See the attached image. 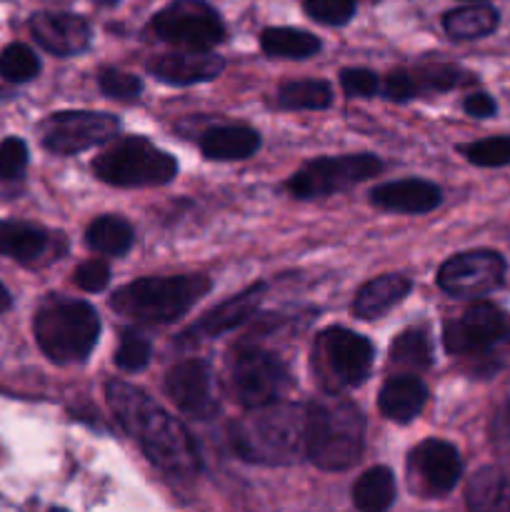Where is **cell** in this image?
Segmentation results:
<instances>
[{
	"instance_id": "obj_35",
	"label": "cell",
	"mask_w": 510,
	"mask_h": 512,
	"mask_svg": "<svg viewBox=\"0 0 510 512\" xmlns=\"http://www.w3.org/2000/svg\"><path fill=\"white\" fill-rule=\"evenodd\" d=\"M100 90L110 98L118 100H133L138 98L140 90H143V80L133 73H125L118 68H103L100 70Z\"/></svg>"
},
{
	"instance_id": "obj_36",
	"label": "cell",
	"mask_w": 510,
	"mask_h": 512,
	"mask_svg": "<svg viewBox=\"0 0 510 512\" xmlns=\"http://www.w3.org/2000/svg\"><path fill=\"white\" fill-rule=\"evenodd\" d=\"M305 13L323 25H345L355 15V0H305Z\"/></svg>"
},
{
	"instance_id": "obj_12",
	"label": "cell",
	"mask_w": 510,
	"mask_h": 512,
	"mask_svg": "<svg viewBox=\"0 0 510 512\" xmlns=\"http://www.w3.org/2000/svg\"><path fill=\"white\" fill-rule=\"evenodd\" d=\"M503 255L495 250H468L445 260L438 270V285L453 298H483L505 283Z\"/></svg>"
},
{
	"instance_id": "obj_40",
	"label": "cell",
	"mask_w": 510,
	"mask_h": 512,
	"mask_svg": "<svg viewBox=\"0 0 510 512\" xmlns=\"http://www.w3.org/2000/svg\"><path fill=\"white\" fill-rule=\"evenodd\" d=\"M463 108H465V113L473 115V118H493V115L498 113V103H495L488 93L468 95L463 103Z\"/></svg>"
},
{
	"instance_id": "obj_38",
	"label": "cell",
	"mask_w": 510,
	"mask_h": 512,
	"mask_svg": "<svg viewBox=\"0 0 510 512\" xmlns=\"http://www.w3.org/2000/svg\"><path fill=\"white\" fill-rule=\"evenodd\" d=\"M28 165V145L20 138L0 143V178H20Z\"/></svg>"
},
{
	"instance_id": "obj_30",
	"label": "cell",
	"mask_w": 510,
	"mask_h": 512,
	"mask_svg": "<svg viewBox=\"0 0 510 512\" xmlns=\"http://www.w3.org/2000/svg\"><path fill=\"white\" fill-rule=\"evenodd\" d=\"M390 363L403 370H425L433 363V345L423 328H410L390 345Z\"/></svg>"
},
{
	"instance_id": "obj_34",
	"label": "cell",
	"mask_w": 510,
	"mask_h": 512,
	"mask_svg": "<svg viewBox=\"0 0 510 512\" xmlns=\"http://www.w3.org/2000/svg\"><path fill=\"white\" fill-rule=\"evenodd\" d=\"M150 353H153V345L143 333L125 330L123 338H120L118 353H115V363H118L120 370L135 373V370H143L150 363Z\"/></svg>"
},
{
	"instance_id": "obj_7",
	"label": "cell",
	"mask_w": 510,
	"mask_h": 512,
	"mask_svg": "<svg viewBox=\"0 0 510 512\" xmlns=\"http://www.w3.org/2000/svg\"><path fill=\"white\" fill-rule=\"evenodd\" d=\"M290 385L293 378L278 355L255 345H245L230 355L228 388L243 408H258L283 400Z\"/></svg>"
},
{
	"instance_id": "obj_2",
	"label": "cell",
	"mask_w": 510,
	"mask_h": 512,
	"mask_svg": "<svg viewBox=\"0 0 510 512\" xmlns=\"http://www.w3.org/2000/svg\"><path fill=\"white\" fill-rule=\"evenodd\" d=\"M230 443L255 465H293L308 458V405L275 403L248 408L230 428Z\"/></svg>"
},
{
	"instance_id": "obj_22",
	"label": "cell",
	"mask_w": 510,
	"mask_h": 512,
	"mask_svg": "<svg viewBox=\"0 0 510 512\" xmlns=\"http://www.w3.org/2000/svg\"><path fill=\"white\" fill-rule=\"evenodd\" d=\"M410 293V280L403 275H383V278H375L370 283H365L363 288L355 295L353 310L358 318L373 320L380 318L383 313H388L393 305H398L400 300H405V295Z\"/></svg>"
},
{
	"instance_id": "obj_6",
	"label": "cell",
	"mask_w": 510,
	"mask_h": 512,
	"mask_svg": "<svg viewBox=\"0 0 510 512\" xmlns=\"http://www.w3.org/2000/svg\"><path fill=\"white\" fill-rule=\"evenodd\" d=\"M93 173L103 183L118 188H150V185L170 183L178 173V163L173 155L155 148L150 140L128 135L110 143L93 160Z\"/></svg>"
},
{
	"instance_id": "obj_45",
	"label": "cell",
	"mask_w": 510,
	"mask_h": 512,
	"mask_svg": "<svg viewBox=\"0 0 510 512\" xmlns=\"http://www.w3.org/2000/svg\"><path fill=\"white\" fill-rule=\"evenodd\" d=\"M468 3H478V0H468Z\"/></svg>"
},
{
	"instance_id": "obj_8",
	"label": "cell",
	"mask_w": 510,
	"mask_h": 512,
	"mask_svg": "<svg viewBox=\"0 0 510 512\" xmlns=\"http://www.w3.org/2000/svg\"><path fill=\"white\" fill-rule=\"evenodd\" d=\"M373 343L348 328H328L318 335L313 363L328 390L355 388L373 368Z\"/></svg>"
},
{
	"instance_id": "obj_18",
	"label": "cell",
	"mask_w": 510,
	"mask_h": 512,
	"mask_svg": "<svg viewBox=\"0 0 510 512\" xmlns=\"http://www.w3.org/2000/svg\"><path fill=\"white\" fill-rule=\"evenodd\" d=\"M370 200H373V205H378V208L395 210V213L420 215L438 208L440 200H443V193H440V188L435 183L408 178L378 185V188L370 193Z\"/></svg>"
},
{
	"instance_id": "obj_1",
	"label": "cell",
	"mask_w": 510,
	"mask_h": 512,
	"mask_svg": "<svg viewBox=\"0 0 510 512\" xmlns=\"http://www.w3.org/2000/svg\"><path fill=\"white\" fill-rule=\"evenodd\" d=\"M108 405L125 430L140 443L150 463L175 478H193L200 470V455L188 430L153 403L143 390L123 380L105 385Z\"/></svg>"
},
{
	"instance_id": "obj_33",
	"label": "cell",
	"mask_w": 510,
	"mask_h": 512,
	"mask_svg": "<svg viewBox=\"0 0 510 512\" xmlns=\"http://www.w3.org/2000/svg\"><path fill=\"white\" fill-rule=\"evenodd\" d=\"M460 153L480 168H500L510 163V135H493L460 148Z\"/></svg>"
},
{
	"instance_id": "obj_26",
	"label": "cell",
	"mask_w": 510,
	"mask_h": 512,
	"mask_svg": "<svg viewBox=\"0 0 510 512\" xmlns=\"http://www.w3.org/2000/svg\"><path fill=\"white\" fill-rule=\"evenodd\" d=\"M500 23V15L493 5H465L445 13L443 28L455 40H478L493 33Z\"/></svg>"
},
{
	"instance_id": "obj_5",
	"label": "cell",
	"mask_w": 510,
	"mask_h": 512,
	"mask_svg": "<svg viewBox=\"0 0 510 512\" xmlns=\"http://www.w3.org/2000/svg\"><path fill=\"white\" fill-rule=\"evenodd\" d=\"M210 290L205 275H165L140 278L115 290L110 298L113 310L138 323H173L188 313Z\"/></svg>"
},
{
	"instance_id": "obj_24",
	"label": "cell",
	"mask_w": 510,
	"mask_h": 512,
	"mask_svg": "<svg viewBox=\"0 0 510 512\" xmlns=\"http://www.w3.org/2000/svg\"><path fill=\"white\" fill-rule=\"evenodd\" d=\"M395 503V475L390 468L375 465L365 470L353 485V505L360 512H388Z\"/></svg>"
},
{
	"instance_id": "obj_17",
	"label": "cell",
	"mask_w": 510,
	"mask_h": 512,
	"mask_svg": "<svg viewBox=\"0 0 510 512\" xmlns=\"http://www.w3.org/2000/svg\"><path fill=\"white\" fill-rule=\"evenodd\" d=\"M225 68V60L210 50H183L150 60L148 70L170 85H195L215 80Z\"/></svg>"
},
{
	"instance_id": "obj_32",
	"label": "cell",
	"mask_w": 510,
	"mask_h": 512,
	"mask_svg": "<svg viewBox=\"0 0 510 512\" xmlns=\"http://www.w3.org/2000/svg\"><path fill=\"white\" fill-rule=\"evenodd\" d=\"M40 60L28 45L13 43L0 53V78L8 83H28L38 75Z\"/></svg>"
},
{
	"instance_id": "obj_3",
	"label": "cell",
	"mask_w": 510,
	"mask_h": 512,
	"mask_svg": "<svg viewBox=\"0 0 510 512\" xmlns=\"http://www.w3.org/2000/svg\"><path fill=\"white\" fill-rule=\"evenodd\" d=\"M365 420L358 405L328 395L308 405V460L320 470H348L363 453Z\"/></svg>"
},
{
	"instance_id": "obj_10",
	"label": "cell",
	"mask_w": 510,
	"mask_h": 512,
	"mask_svg": "<svg viewBox=\"0 0 510 512\" xmlns=\"http://www.w3.org/2000/svg\"><path fill=\"white\" fill-rule=\"evenodd\" d=\"M383 170L375 155H343V158H318L303 165L293 178L288 180L290 195L300 200L325 198V195L340 193L363 180L373 178Z\"/></svg>"
},
{
	"instance_id": "obj_42",
	"label": "cell",
	"mask_w": 510,
	"mask_h": 512,
	"mask_svg": "<svg viewBox=\"0 0 510 512\" xmlns=\"http://www.w3.org/2000/svg\"><path fill=\"white\" fill-rule=\"evenodd\" d=\"M95 5H103V8H110V5H115L118 3V0H93Z\"/></svg>"
},
{
	"instance_id": "obj_14",
	"label": "cell",
	"mask_w": 510,
	"mask_h": 512,
	"mask_svg": "<svg viewBox=\"0 0 510 512\" xmlns=\"http://www.w3.org/2000/svg\"><path fill=\"white\" fill-rule=\"evenodd\" d=\"M408 473L413 480V488L425 495H448L463 475V460L455 445L445 440H423L418 448H413L408 458Z\"/></svg>"
},
{
	"instance_id": "obj_37",
	"label": "cell",
	"mask_w": 510,
	"mask_h": 512,
	"mask_svg": "<svg viewBox=\"0 0 510 512\" xmlns=\"http://www.w3.org/2000/svg\"><path fill=\"white\" fill-rule=\"evenodd\" d=\"M340 85L350 98H373L380 90V78L368 68H345L340 73Z\"/></svg>"
},
{
	"instance_id": "obj_4",
	"label": "cell",
	"mask_w": 510,
	"mask_h": 512,
	"mask_svg": "<svg viewBox=\"0 0 510 512\" xmlns=\"http://www.w3.org/2000/svg\"><path fill=\"white\" fill-rule=\"evenodd\" d=\"M35 340L53 363H83L100 335V318L83 300L48 298L33 320Z\"/></svg>"
},
{
	"instance_id": "obj_41",
	"label": "cell",
	"mask_w": 510,
	"mask_h": 512,
	"mask_svg": "<svg viewBox=\"0 0 510 512\" xmlns=\"http://www.w3.org/2000/svg\"><path fill=\"white\" fill-rule=\"evenodd\" d=\"M10 305H13V298H10L8 288H5V285L0 283V313H5V310H10Z\"/></svg>"
},
{
	"instance_id": "obj_15",
	"label": "cell",
	"mask_w": 510,
	"mask_h": 512,
	"mask_svg": "<svg viewBox=\"0 0 510 512\" xmlns=\"http://www.w3.org/2000/svg\"><path fill=\"white\" fill-rule=\"evenodd\" d=\"M165 393L175 408L193 418H210L218 410L213 398V373L203 360H185L165 375Z\"/></svg>"
},
{
	"instance_id": "obj_25",
	"label": "cell",
	"mask_w": 510,
	"mask_h": 512,
	"mask_svg": "<svg viewBox=\"0 0 510 512\" xmlns=\"http://www.w3.org/2000/svg\"><path fill=\"white\" fill-rule=\"evenodd\" d=\"M48 233L28 223H0V255L18 263H35L48 250Z\"/></svg>"
},
{
	"instance_id": "obj_39",
	"label": "cell",
	"mask_w": 510,
	"mask_h": 512,
	"mask_svg": "<svg viewBox=\"0 0 510 512\" xmlns=\"http://www.w3.org/2000/svg\"><path fill=\"white\" fill-rule=\"evenodd\" d=\"M108 280H110V268L108 263H103V260H88V263H83L78 270H75V283H78V288L88 290V293H98V290H103L105 285H108Z\"/></svg>"
},
{
	"instance_id": "obj_43",
	"label": "cell",
	"mask_w": 510,
	"mask_h": 512,
	"mask_svg": "<svg viewBox=\"0 0 510 512\" xmlns=\"http://www.w3.org/2000/svg\"><path fill=\"white\" fill-rule=\"evenodd\" d=\"M50 512H68V510H63V508H53Z\"/></svg>"
},
{
	"instance_id": "obj_23",
	"label": "cell",
	"mask_w": 510,
	"mask_h": 512,
	"mask_svg": "<svg viewBox=\"0 0 510 512\" xmlns=\"http://www.w3.org/2000/svg\"><path fill=\"white\" fill-rule=\"evenodd\" d=\"M468 512H510V480L498 468H480L465 488Z\"/></svg>"
},
{
	"instance_id": "obj_29",
	"label": "cell",
	"mask_w": 510,
	"mask_h": 512,
	"mask_svg": "<svg viewBox=\"0 0 510 512\" xmlns=\"http://www.w3.org/2000/svg\"><path fill=\"white\" fill-rule=\"evenodd\" d=\"M410 80V88H413V95L420 93H440V90H453L460 88V85L470 83L473 75L468 70L458 68V65L450 63H428L418 65V68L405 70Z\"/></svg>"
},
{
	"instance_id": "obj_11",
	"label": "cell",
	"mask_w": 510,
	"mask_h": 512,
	"mask_svg": "<svg viewBox=\"0 0 510 512\" xmlns=\"http://www.w3.org/2000/svg\"><path fill=\"white\" fill-rule=\"evenodd\" d=\"M120 130V120L110 113L93 110H63L40 125V140L50 153L73 155L93 145L108 143Z\"/></svg>"
},
{
	"instance_id": "obj_16",
	"label": "cell",
	"mask_w": 510,
	"mask_h": 512,
	"mask_svg": "<svg viewBox=\"0 0 510 512\" xmlns=\"http://www.w3.org/2000/svg\"><path fill=\"white\" fill-rule=\"evenodd\" d=\"M30 33L53 55L83 53L90 43V25L73 13H35Z\"/></svg>"
},
{
	"instance_id": "obj_20",
	"label": "cell",
	"mask_w": 510,
	"mask_h": 512,
	"mask_svg": "<svg viewBox=\"0 0 510 512\" xmlns=\"http://www.w3.org/2000/svg\"><path fill=\"white\" fill-rule=\"evenodd\" d=\"M428 403V388L418 375H395L380 390V413L395 423H410Z\"/></svg>"
},
{
	"instance_id": "obj_9",
	"label": "cell",
	"mask_w": 510,
	"mask_h": 512,
	"mask_svg": "<svg viewBox=\"0 0 510 512\" xmlns=\"http://www.w3.org/2000/svg\"><path fill=\"white\" fill-rule=\"evenodd\" d=\"M150 28L160 40L183 50H210L225 38L218 10L205 0H173L155 13Z\"/></svg>"
},
{
	"instance_id": "obj_27",
	"label": "cell",
	"mask_w": 510,
	"mask_h": 512,
	"mask_svg": "<svg viewBox=\"0 0 510 512\" xmlns=\"http://www.w3.org/2000/svg\"><path fill=\"white\" fill-rule=\"evenodd\" d=\"M133 225L120 215H100L85 230V243L100 255H123L133 245Z\"/></svg>"
},
{
	"instance_id": "obj_21",
	"label": "cell",
	"mask_w": 510,
	"mask_h": 512,
	"mask_svg": "<svg viewBox=\"0 0 510 512\" xmlns=\"http://www.w3.org/2000/svg\"><path fill=\"white\" fill-rule=\"evenodd\" d=\"M260 148L258 130L248 125H223L213 128L200 140V150L208 160H245Z\"/></svg>"
},
{
	"instance_id": "obj_44",
	"label": "cell",
	"mask_w": 510,
	"mask_h": 512,
	"mask_svg": "<svg viewBox=\"0 0 510 512\" xmlns=\"http://www.w3.org/2000/svg\"><path fill=\"white\" fill-rule=\"evenodd\" d=\"M505 413H508V420H510V403H508V410H505Z\"/></svg>"
},
{
	"instance_id": "obj_13",
	"label": "cell",
	"mask_w": 510,
	"mask_h": 512,
	"mask_svg": "<svg viewBox=\"0 0 510 512\" xmlns=\"http://www.w3.org/2000/svg\"><path fill=\"white\" fill-rule=\"evenodd\" d=\"M510 338V320L498 305L475 303L460 318L448 320L443 343L450 355L488 353Z\"/></svg>"
},
{
	"instance_id": "obj_28",
	"label": "cell",
	"mask_w": 510,
	"mask_h": 512,
	"mask_svg": "<svg viewBox=\"0 0 510 512\" xmlns=\"http://www.w3.org/2000/svg\"><path fill=\"white\" fill-rule=\"evenodd\" d=\"M260 45L268 55L275 58H310L320 50V40L308 30L298 28H268L260 35Z\"/></svg>"
},
{
	"instance_id": "obj_19",
	"label": "cell",
	"mask_w": 510,
	"mask_h": 512,
	"mask_svg": "<svg viewBox=\"0 0 510 512\" xmlns=\"http://www.w3.org/2000/svg\"><path fill=\"white\" fill-rule=\"evenodd\" d=\"M263 293H265L263 283L250 285V288L243 290V293L233 295V298H228L225 303L215 305L213 310H208V313H205L203 318L188 330V333L200 335V338H218V335L238 328L240 323H245V320L255 313V308H258L260 300H263Z\"/></svg>"
},
{
	"instance_id": "obj_31",
	"label": "cell",
	"mask_w": 510,
	"mask_h": 512,
	"mask_svg": "<svg viewBox=\"0 0 510 512\" xmlns=\"http://www.w3.org/2000/svg\"><path fill=\"white\" fill-rule=\"evenodd\" d=\"M330 103L333 90L325 80H293L278 90V105L285 110H323Z\"/></svg>"
}]
</instances>
